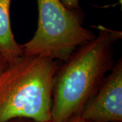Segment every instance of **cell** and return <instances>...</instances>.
I'll use <instances>...</instances> for the list:
<instances>
[{
	"instance_id": "6",
	"label": "cell",
	"mask_w": 122,
	"mask_h": 122,
	"mask_svg": "<svg viewBox=\"0 0 122 122\" xmlns=\"http://www.w3.org/2000/svg\"><path fill=\"white\" fill-rule=\"evenodd\" d=\"M10 65L8 60L4 54L0 51V74L2 73Z\"/></svg>"
},
{
	"instance_id": "1",
	"label": "cell",
	"mask_w": 122,
	"mask_h": 122,
	"mask_svg": "<svg viewBox=\"0 0 122 122\" xmlns=\"http://www.w3.org/2000/svg\"><path fill=\"white\" fill-rule=\"evenodd\" d=\"M94 27L98 35L61 62L54 80L50 122H65L80 115L113 66V46L122 32L102 25Z\"/></svg>"
},
{
	"instance_id": "9",
	"label": "cell",
	"mask_w": 122,
	"mask_h": 122,
	"mask_svg": "<svg viewBox=\"0 0 122 122\" xmlns=\"http://www.w3.org/2000/svg\"><path fill=\"white\" fill-rule=\"evenodd\" d=\"M65 122H92L86 120V119H83V118L80 115H76V116H74V117H71V119H69V120H67V121Z\"/></svg>"
},
{
	"instance_id": "4",
	"label": "cell",
	"mask_w": 122,
	"mask_h": 122,
	"mask_svg": "<svg viewBox=\"0 0 122 122\" xmlns=\"http://www.w3.org/2000/svg\"><path fill=\"white\" fill-rule=\"evenodd\" d=\"M80 115L92 122H122V58L104 77Z\"/></svg>"
},
{
	"instance_id": "5",
	"label": "cell",
	"mask_w": 122,
	"mask_h": 122,
	"mask_svg": "<svg viewBox=\"0 0 122 122\" xmlns=\"http://www.w3.org/2000/svg\"><path fill=\"white\" fill-rule=\"evenodd\" d=\"M12 0H0V51L10 64H12L24 53L22 45L14 38L10 22V5Z\"/></svg>"
},
{
	"instance_id": "2",
	"label": "cell",
	"mask_w": 122,
	"mask_h": 122,
	"mask_svg": "<svg viewBox=\"0 0 122 122\" xmlns=\"http://www.w3.org/2000/svg\"><path fill=\"white\" fill-rule=\"evenodd\" d=\"M61 61L22 54L0 74V122L25 117L50 122L54 80Z\"/></svg>"
},
{
	"instance_id": "3",
	"label": "cell",
	"mask_w": 122,
	"mask_h": 122,
	"mask_svg": "<svg viewBox=\"0 0 122 122\" xmlns=\"http://www.w3.org/2000/svg\"><path fill=\"white\" fill-rule=\"evenodd\" d=\"M37 28L31 39L22 45L25 55L66 61L95 34L82 26L78 8L69 9L61 0H37Z\"/></svg>"
},
{
	"instance_id": "7",
	"label": "cell",
	"mask_w": 122,
	"mask_h": 122,
	"mask_svg": "<svg viewBox=\"0 0 122 122\" xmlns=\"http://www.w3.org/2000/svg\"><path fill=\"white\" fill-rule=\"evenodd\" d=\"M61 1L67 8L76 9L79 8V0H61Z\"/></svg>"
},
{
	"instance_id": "8",
	"label": "cell",
	"mask_w": 122,
	"mask_h": 122,
	"mask_svg": "<svg viewBox=\"0 0 122 122\" xmlns=\"http://www.w3.org/2000/svg\"><path fill=\"white\" fill-rule=\"evenodd\" d=\"M5 122H38L37 121H35L33 119H29V118L25 117H16L14 118V119H11L8 121Z\"/></svg>"
}]
</instances>
